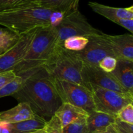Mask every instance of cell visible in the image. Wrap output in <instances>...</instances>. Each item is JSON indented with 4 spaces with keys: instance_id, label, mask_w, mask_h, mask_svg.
<instances>
[{
    "instance_id": "1",
    "label": "cell",
    "mask_w": 133,
    "mask_h": 133,
    "mask_svg": "<svg viewBox=\"0 0 133 133\" xmlns=\"http://www.w3.org/2000/svg\"><path fill=\"white\" fill-rule=\"evenodd\" d=\"M19 103L28 104L35 114L51 118L62 103L52 81L42 70L23 79L12 96Z\"/></svg>"
},
{
    "instance_id": "2",
    "label": "cell",
    "mask_w": 133,
    "mask_h": 133,
    "mask_svg": "<svg viewBox=\"0 0 133 133\" xmlns=\"http://www.w3.org/2000/svg\"><path fill=\"white\" fill-rule=\"evenodd\" d=\"M58 13L31 1L18 7L0 12V25L21 36L36 28L55 24Z\"/></svg>"
},
{
    "instance_id": "3",
    "label": "cell",
    "mask_w": 133,
    "mask_h": 133,
    "mask_svg": "<svg viewBox=\"0 0 133 133\" xmlns=\"http://www.w3.org/2000/svg\"><path fill=\"white\" fill-rule=\"evenodd\" d=\"M57 39L54 24L39 27L27 54L13 69L16 75L23 79L41 70L54 51Z\"/></svg>"
},
{
    "instance_id": "4",
    "label": "cell",
    "mask_w": 133,
    "mask_h": 133,
    "mask_svg": "<svg viewBox=\"0 0 133 133\" xmlns=\"http://www.w3.org/2000/svg\"><path fill=\"white\" fill-rule=\"evenodd\" d=\"M83 65L77 52L68 50L57 44L53 53L41 69L49 77L66 81L87 88L81 77Z\"/></svg>"
},
{
    "instance_id": "5",
    "label": "cell",
    "mask_w": 133,
    "mask_h": 133,
    "mask_svg": "<svg viewBox=\"0 0 133 133\" xmlns=\"http://www.w3.org/2000/svg\"><path fill=\"white\" fill-rule=\"evenodd\" d=\"M54 27L57 33V44L61 46L64 41L70 37L84 36L88 38L101 32L94 28L79 10L62 16L57 23L54 24Z\"/></svg>"
},
{
    "instance_id": "6",
    "label": "cell",
    "mask_w": 133,
    "mask_h": 133,
    "mask_svg": "<svg viewBox=\"0 0 133 133\" xmlns=\"http://www.w3.org/2000/svg\"><path fill=\"white\" fill-rule=\"evenodd\" d=\"M49 78L51 79L62 103H68L77 107L88 113L95 110L93 97L89 89L71 82Z\"/></svg>"
},
{
    "instance_id": "7",
    "label": "cell",
    "mask_w": 133,
    "mask_h": 133,
    "mask_svg": "<svg viewBox=\"0 0 133 133\" xmlns=\"http://www.w3.org/2000/svg\"><path fill=\"white\" fill-rule=\"evenodd\" d=\"M95 110L116 116L119 110L133 103V97L115 91L90 86Z\"/></svg>"
},
{
    "instance_id": "8",
    "label": "cell",
    "mask_w": 133,
    "mask_h": 133,
    "mask_svg": "<svg viewBox=\"0 0 133 133\" xmlns=\"http://www.w3.org/2000/svg\"><path fill=\"white\" fill-rule=\"evenodd\" d=\"M88 42L84 49L77 52L83 64L92 66H98L101 60L106 57H114L108 35L102 31L88 36Z\"/></svg>"
},
{
    "instance_id": "9",
    "label": "cell",
    "mask_w": 133,
    "mask_h": 133,
    "mask_svg": "<svg viewBox=\"0 0 133 133\" xmlns=\"http://www.w3.org/2000/svg\"><path fill=\"white\" fill-rule=\"evenodd\" d=\"M81 77L86 87L90 90V86H96L133 97V95L125 90L110 73L105 72L98 66L84 64L81 71Z\"/></svg>"
},
{
    "instance_id": "10",
    "label": "cell",
    "mask_w": 133,
    "mask_h": 133,
    "mask_svg": "<svg viewBox=\"0 0 133 133\" xmlns=\"http://www.w3.org/2000/svg\"><path fill=\"white\" fill-rule=\"evenodd\" d=\"M38 28L21 35L18 41L7 51L0 55V73L12 71L27 54Z\"/></svg>"
},
{
    "instance_id": "11",
    "label": "cell",
    "mask_w": 133,
    "mask_h": 133,
    "mask_svg": "<svg viewBox=\"0 0 133 133\" xmlns=\"http://www.w3.org/2000/svg\"><path fill=\"white\" fill-rule=\"evenodd\" d=\"M94 12L105 17L109 20L122 26L133 33V6L127 8L113 7L94 1L88 2Z\"/></svg>"
},
{
    "instance_id": "12",
    "label": "cell",
    "mask_w": 133,
    "mask_h": 133,
    "mask_svg": "<svg viewBox=\"0 0 133 133\" xmlns=\"http://www.w3.org/2000/svg\"><path fill=\"white\" fill-rule=\"evenodd\" d=\"M114 52L117 60H126L133 62V35L123 34L120 35H109Z\"/></svg>"
},
{
    "instance_id": "13",
    "label": "cell",
    "mask_w": 133,
    "mask_h": 133,
    "mask_svg": "<svg viewBox=\"0 0 133 133\" xmlns=\"http://www.w3.org/2000/svg\"><path fill=\"white\" fill-rule=\"evenodd\" d=\"M110 74L125 90L133 95V62L117 60L115 69Z\"/></svg>"
},
{
    "instance_id": "14",
    "label": "cell",
    "mask_w": 133,
    "mask_h": 133,
    "mask_svg": "<svg viewBox=\"0 0 133 133\" xmlns=\"http://www.w3.org/2000/svg\"><path fill=\"white\" fill-rule=\"evenodd\" d=\"M116 116L101 112L92 110L88 113L87 117V126L88 133H101L106 131L112 125Z\"/></svg>"
},
{
    "instance_id": "15",
    "label": "cell",
    "mask_w": 133,
    "mask_h": 133,
    "mask_svg": "<svg viewBox=\"0 0 133 133\" xmlns=\"http://www.w3.org/2000/svg\"><path fill=\"white\" fill-rule=\"evenodd\" d=\"M35 115L28 104L19 103L12 109L0 112V121L8 123H16L31 119Z\"/></svg>"
},
{
    "instance_id": "16",
    "label": "cell",
    "mask_w": 133,
    "mask_h": 133,
    "mask_svg": "<svg viewBox=\"0 0 133 133\" xmlns=\"http://www.w3.org/2000/svg\"><path fill=\"white\" fill-rule=\"evenodd\" d=\"M43 8L58 13L61 16L66 15L78 10L79 0H32Z\"/></svg>"
},
{
    "instance_id": "17",
    "label": "cell",
    "mask_w": 133,
    "mask_h": 133,
    "mask_svg": "<svg viewBox=\"0 0 133 133\" xmlns=\"http://www.w3.org/2000/svg\"><path fill=\"white\" fill-rule=\"evenodd\" d=\"M55 115L61 120L62 127L77 120L80 118L88 116V112L81 108L68 103H62Z\"/></svg>"
},
{
    "instance_id": "18",
    "label": "cell",
    "mask_w": 133,
    "mask_h": 133,
    "mask_svg": "<svg viewBox=\"0 0 133 133\" xmlns=\"http://www.w3.org/2000/svg\"><path fill=\"white\" fill-rule=\"evenodd\" d=\"M47 120L43 117L35 115L31 119L16 123H9L10 133H31L44 128Z\"/></svg>"
},
{
    "instance_id": "19",
    "label": "cell",
    "mask_w": 133,
    "mask_h": 133,
    "mask_svg": "<svg viewBox=\"0 0 133 133\" xmlns=\"http://www.w3.org/2000/svg\"><path fill=\"white\" fill-rule=\"evenodd\" d=\"M20 36L6 28L0 27V55L7 51L19 40Z\"/></svg>"
},
{
    "instance_id": "20",
    "label": "cell",
    "mask_w": 133,
    "mask_h": 133,
    "mask_svg": "<svg viewBox=\"0 0 133 133\" xmlns=\"http://www.w3.org/2000/svg\"><path fill=\"white\" fill-rule=\"evenodd\" d=\"M88 42V39L84 36H72L66 39L62 46L68 50L79 52L84 49Z\"/></svg>"
},
{
    "instance_id": "21",
    "label": "cell",
    "mask_w": 133,
    "mask_h": 133,
    "mask_svg": "<svg viewBox=\"0 0 133 133\" xmlns=\"http://www.w3.org/2000/svg\"><path fill=\"white\" fill-rule=\"evenodd\" d=\"M87 117H82L62 129V133H88Z\"/></svg>"
},
{
    "instance_id": "22",
    "label": "cell",
    "mask_w": 133,
    "mask_h": 133,
    "mask_svg": "<svg viewBox=\"0 0 133 133\" xmlns=\"http://www.w3.org/2000/svg\"><path fill=\"white\" fill-rule=\"evenodd\" d=\"M23 79L20 77L16 76L11 82L0 89V98L6 96H12L21 87Z\"/></svg>"
},
{
    "instance_id": "23",
    "label": "cell",
    "mask_w": 133,
    "mask_h": 133,
    "mask_svg": "<svg viewBox=\"0 0 133 133\" xmlns=\"http://www.w3.org/2000/svg\"><path fill=\"white\" fill-rule=\"evenodd\" d=\"M62 129L61 120L54 114L49 121H47L44 129L45 133H62Z\"/></svg>"
},
{
    "instance_id": "24",
    "label": "cell",
    "mask_w": 133,
    "mask_h": 133,
    "mask_svg": "<svg viewBox=\"0 0 133 133\" xmlns=\"http://www.w3.org/2000/svg\"><path fill=\"white\" fill-rule=\"evenodd\" d=\"M116 118L122 122L133 125V105L130 103L121 109L117 114Z\"/></svg>"
},
{
    "instance_id": "25",
    "label": "cell",
    "mask_w": 133,
    "mask_h": 133,
    "mask_svg": "<svg viewBox=\"0 0 133 133\" xmlns=\"http://www.w3.org/2000/svg\"><path fill=\"white\" fill-rule=\"evenodd\" d=\"M117 59L112 57H106L103 58L98 64V67L107 73H111L115 69Z\"/></svg>"
},
{
    "instance_id": "26",
    "label": "cell",
    "mask_w": 133,
    "mask_h": 133,
    "mask_svg": "<svg viewBox=\"0 0 133 133\" xmlns=\"http://www.w3.org/2000/svg\"><path fill=\"white\" fill-rule=\"evenodd\" d=\"M31 1L32 0H0V12L18 7Z\"/></svg>"
},
{
    "instance_id": "27",
    "label": "cell",
    "mask_w": 133,
    "mask_h": 133,
    "mask_svg": "<svg viewBox=\"0 0 133 133\" xmlns=\"http://www.w3.org/2000/svg\"><path fill=\"white\" fill-rule=\"evenodd\" d=\"M113 126L118 133H133V125L116 119Z\"/></svg>"
},
{
    "instance_id": "28",
    "label": "cell",
    "mask_w": 133,
    "mask_h": 133,
    "mask_svg": "<svg viewBox=\"0 0 133 133\" xmlns=\"http://www.w3.org/2000/svg\"><path fill=\"white\" fill-rule=\"evenodd\" d=\"M16 77L14 72L12 70L5 72L0 73V89L11 82Z\"/></svg>"
},
{
    "instance_id": "29",
    "label": "cell",
    "mask_w": 133,
    "mask_h": 133,
    "mask_svg": "<svg viewBox=\"0 0 133 133\" xmlns=\"http://www.w3.org/2000/svg\"><path fill=\"white\" fill-rule=\"evenodd\" d=\"M0 133H10L9 123L0 121Z\"/></svg>"
},
{
    "instance_id": "30",
    "label": "cell",
    "mask_w": 133,
    "mask_h": 133,
    "mask_svg": "<svg viewBox=\"0 0 133 133\" xmlns=\"http://www.w3.org/2000/svg\"><path fill=\"white\" fill-rule=\"evenodd\" d=\"M101 133H118L116 131V130L115 129L114 127L113 126V124L109 126L107 129L106 131H105L104 132H101Z\"/></svg>"
},
{
    "instance_id": "31",
    "label": "cell",
    "mask_w": 133,
    "mask_h": 133,
    "mask_svg": "<svg viewBox=\"0 0 133 133\" xmlns=\"http://www.w3.org/2000/svg\"><path fill=\"white\" fill-rule=\"evenodd\" d=\"M31 133H45V132L44 129H42L38 130V131H35V132H31Z\"/></svg>"
}]
</instances>
